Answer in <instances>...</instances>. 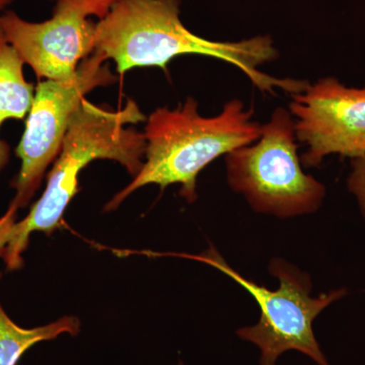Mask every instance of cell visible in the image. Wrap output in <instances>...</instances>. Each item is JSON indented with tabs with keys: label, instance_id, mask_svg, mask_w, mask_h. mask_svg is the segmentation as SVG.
<instances>
[{
	"label": "cell",
	"instance_id": "obj_12",
	"mask_svg": "<svg viewBox=\"0 0 365 365\" xmlns=\"http://www.w3.org/2000/svg\"><path fill=\"white\" fill-rule=\"evenodd\" d=\"M14 0H0V16L2 14L6 13V7L9 6V4H13Z\"/></svg>",
	"mask_w": 365,
	"mask_h": 365
},
{
	"label": "cell",
	"instance_id": "obj_10",
	"mask_svg": "<svg viewBox=\"0 0 365 365\" xmlns=\"http://www.w3.org/2000/svg\"><path fill=\"white\" fill-rule=\"evenodd\" d=\"M79 331L81 322L76 317H63L45 326L23 328L9 318L0 304V365H18L34 345L56 339L64 334L76 336Z\"/></svg>",
	"mask_w": 365,
	"mask_h": 365
},
{
	"label": "cell",
	"instance_id": "obj_4",
	"mask_svg": "<svg viewBox=\"0 0 365 365\" xmlns=\"http://www.w3.org/2000/svg\"><path fill=\"white\" fill-rule=\"evenodd\" d=\"M294 120L284 108L262 124L258 140L225 155L227 180L254 211L279 218L311 215L326 187L302 168Z\"/></svg>",
	"mask_w": 365,
	"mask_h": 365
},
{
	"label": "cell",
	"instance_id": "obj_11",
	"mask_svg": "<svg viewBox=\"0 0 365 365\" xmlns=\"http://www.w3.org/2000/svg\"><path fill=\"white\" fill-rule=\"evenodd\" d=\"M347 188L356 198L360 211L365 218V155L352 160L351 172L347 179Z\"/></svg>",
	"mask_w": 365,
	"mask_h": 365
},
{
	"label": "cell",
	"instance_id": "obj_9",
	"mask_svg": "<svg viewBox=\"0 0 365 365\" xmlns=\"http://www.w3.org/2000/svg\"><path fill=\"white\" fill-rule=\"evenodd\" d=\"M20 55L0 31V130L7 120H24L32 107L35 88L24 73ZM11 160V148L0 135V173Z\"/></svg>",
	"mask_w": 365,
	"mask_h": 365
},
{
	"label": "cell",
	"instance_id": "obj_3",
	"mask_svg": "<svg viewBox=\"0 0 365 365\" xmlns=\"http://www.w3.org/2000/svg\"><path fill=\"white\" fill-rule=\"evenodd\" d=\"M198 102L187 98L176 109L158 108L146 119V148L143 168L107 204L106 211L119 207L136 190L155 184L165 189L180 184V195L189 203L197 199V177L201 170L230 151L258 140L262 124L253 108L232 98L215 117H202Z\"/></svg>",
	"mask_w": 365,
	"mask_h": 365
},
{
	"label": "cell",
	"instance_id": "obj_8",
	"mask_svg": "<svg viewBox=\"0 0 365 365\" xmlns=\"http://www.w3.org/2000/svg\"><path fill=\"white\" fill-rule=\"evenodd\" d=\"M288 111L297 141L307 150L306 168L338 155L351 160L365 155V88H349L336 78H319L292 95Z\"/></svg>",
	"mask_w": 365,
	"mask_h": 365
},
{
	"label": "cell",
	"instance_id": "obj_5",
	"mask_svg": "<svg viewBox=\"0 0 365 365\" xmlns=\"http://www.w3.org/2000/svg\"><path fill=\"white\" fill-rule=\"evenodd\" d=\"M194 259L222 271L244 287L259 304L258 323L239 329L237 335L260 350L261 365H276L281 355L288 351L302 353L317 365H331L314 336L313 323L324 309L347 294L345 288L312 297L309 276L287 262L275 259L269 270L279 280V288L270 290L230 267L213 247Z\"/></svg>",
	"mask_w": 365,
	"mask_h": 365
},
{
	"label": "cell",
	"instance_id": "obj_2",
	"mask_svg": "<svg viewBox=\"0 0 365 365\" xmlns=\"http://www.w3.org/2000/svg\"><path fill=\"white\" fill-rule=\"evenodd\" d=\"M148 117L133 100L113 110L83 100L72 118L61 150L47 177L42 196L29 215L14 225L13 235L2 253L7 270L23 266V254L35 232L51 235L58 228L67 206L78 193V175L93 160H112L132 176L143 168L146 143L135 125Z\"/></svg>",
	"mask_w": 365,
	"mask_h": 365
},
{
	"label": "cell",
	"instance_id": "obj_13",
	"mask_svg": "<svg viewBox=\"0 0 365 365\" xmlns=\"http://www.w3.org/2000/svg\"><path fill=\"white\" fill-rule=\"evenodd\" d=\"M176 365H185V364H184V362L179 361V362H178V364Z\"/></svg>",
	"mask_w": 365,
	"mask_h": 365
},
{
	"label": "cell",
	"instance_id": "obj_6",
	"mask_svg": "<svg viewBox=\"0 0 365 365\" xmlns=\"http://www.w3.org/2000/svg\"><path fill=\"white\" fill-rule=\"evenodd\" d=\"M108 60L93 52L67 81H39L26 129L16 148L21 169L13 182L11 202L26 207L41 186L46 170L58 157L64 136L81 102L91 91L116 83Z\"/></svg>",
	"mask_w": 365,
	"mask_h": 365
},
{
	"label": "cell",
	"instance_id": "obj_1",
	"mask_svg": "<svg viewBox=\"0 0 365 365\" xmlns=\"http://www.w3.org/2000/svg\"><path fill=\"white\" fill-rule=\"evenodd\" d=\"M95 53L113 60L123 74L135 67H160L182 55H201L240 69L262 93L277 88L290 95L309 86L302 79L277 78L259 67L279 57L269 35L241 41H211L197 36L181 21V0H116L97 21Z\"/></svg>",
	"mask_w": 365,
	"mask_h": 365
},
{
	"label": "cell",
	"instance_id": "obj_7",
	"mask_svg": "<svg viewBox=\"0 0 365 365\" xmlns=\"http://www.w3.org/2000/svg\"><path fill=\"white\" fill-rule=\"evenodd\" d=\"M116 0H57L52 18L40 23L14 11L0 16V31L39 81H67L95 51L97 23Z\"/></svg>",
	"mask_w": 365,
	"mask_h": 365
},
{
	"label": "cell",
	"instance_id": "obj_14",
	"mask_svg": "<svg viewBox=\"0 0 365 365\" xmlns=\"http://www.w3.org/2000/svg\"><path fill=\"white\" fill-rule=\"evenodd\" d=\"M56 1H57V0H56Z\"/></svg>",
	"mask_w": 365,
	"mask_h": 365
}]
</instances>
